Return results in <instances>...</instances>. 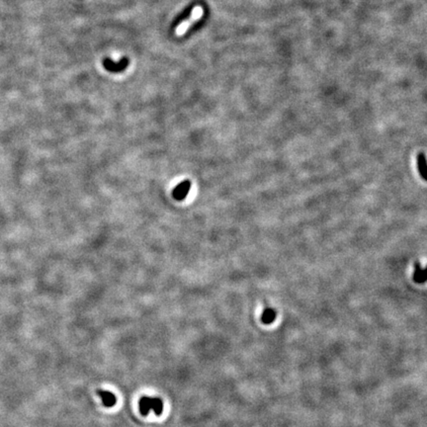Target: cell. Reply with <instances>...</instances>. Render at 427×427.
Returning <instances> with one entry per match:
<instances>
[{
	"label": "cell",
	"instance_id": "6da1fadb",
	"mask_svg": "<svg viewBox=\"0 0 427 427\" xmlns=\"http://www.w3.org/2000/svg\"><path fill=\"white\" fill-rule=\"evenodd\" d=\"M204 15V9L201 5H196L194 6L189 17L187 19H185L184 21H182L181 23H179V25L176 27L175 29V35L177 37H182L184 36L187 31L195 24L196 22L200 21L202 19Z\"/></svg>",
	"mask_w": 427,
	"mask_h": 427
},
{
	"label": "cell",
	"instance_id": "7a4b0ae2",
	"mask_svg": "<svg viewBox=\"0 0 427 427\" xmlns=\"http://www.w3.org/2000/svg\"><path fill=\"white\" fill-rule=\"evenodd\" d=\"M140 411L142 415H147L152 409L157 415H161L163 409V403L160 398L142 397L139 402Z\"/></svg>",
	"mask_w": 427,
	"mask_h": 427
},
{
	"label": "cell",
	"instance_id": "3957f363",
	"mask_svg": "<svg viewBox=\"0 0 427 427\" xmlns=\"http://www.w3.org/2000/svg\"><path fill=\"white\" fill-rule=\"evenodd\" d=\"M191 188V181L185 180L179 183L173 190V197L177 201H182L186 198Z\"/></svg>",
	"mask_w": 427,
	"mask_h": 427
},
{
	"label": "cell",
	"instance_id": "277c9868",
	"mask_svg": "<svg viewBox=\"0 0 427 427\" xmlns=\"http://www.w3.org/2000/svg\"><path fill=\"white\" fill-rule=\"evenodd\" d=\"M99 397L101 398L103 405L106 407H112L116 405V402H117V399H116L115 395L112 394L111 392L108 391H103V390H98L97 391Z\"/></svg>",
	"mask_w": 427,
	"mask_h": 427
},
{
	"label": "cell",
	"instance_id": "5b68a950",
	"mask_svg": "<svg viewBox=\"0 0 427 427\" xmlns=\"http://www.w3.org/2000/svg\"><path fill=\"white\" fill-rule=\"evenodd\" d=\"M417 166L418 171L423 179H427V166H426V159L424 153H419L417 155Z\"/></svg>",
	"mask_w": 427,
	"mask_h": 427
},
{
	"label": "cell",
	"instance_id": "8992f818",
	"mask_svg": "<svg viewBox=\"0 0 427 427\" xmlns=\"http://www.w3.org/2000/svg\"><path fill=\"white\" fill-rule=\"evenodd\" d=\"M276 319V313L273 308H266L262 316H261V321L264 325H270L272 324Z\"/></svg>",
	"mask_w": 427,
	"mask_h": 427
},
{
	"label": "cell",
	"instance_id": "52a82bcc",
	"mask_svg": "<svg viewBox=\"0 0 427 427\" xmlns=\"http://www.w3.org/2000/svg\"><path fill=\"white\" fill-rule=\"evenodd\" d=\"M413 279L416 283H424L426 281V270L425 268H422L419 263L415 266Z\"/></svg>",
	"mask_w": 427,
	"mask_h": 427
}]
</instances>
